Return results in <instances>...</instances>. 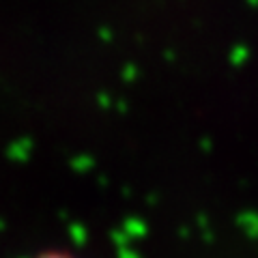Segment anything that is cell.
I'll return each mask as SVG.
<instances>
[{"label":"cell","mask_w":258,"mask_h":258,"mask_svg":"<svg viewBox=\"0 0 258 258\" xmlns=\"http://www.w3.org/2000/svg\"><path fill=\"white\" fill-rule=\"evenodd\" d=\"M30 258H82L74 252H67V249H45V252H39Z\"/></svg>","instance_id":"obj_1"}]
</instances>
